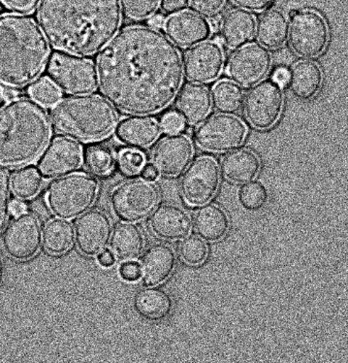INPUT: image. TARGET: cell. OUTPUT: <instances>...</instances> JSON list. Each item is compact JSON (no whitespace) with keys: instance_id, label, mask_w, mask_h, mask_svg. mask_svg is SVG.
<instances>
[{"instance_id":"6da1fadb","label":"cell","mask_w":348,"mask_h":363,"mask_svg":"<svg viewBox=\"0 0 348 363\" xmlns=\"http://www.w3.org/2000/svg\"><path fill=\"white\" fill-rule=\"evenodd\" d=\"M103 96L120 112L149 116L174 101L183 83L181 52L150 26H130L101 50L96 60Z\"/></svg>"},{"instance_id":"7a4b0ae2","label":"cell","mask_w":348,"mask_h":363,"mask_svg":"<svg viewBox=\"0 0 348 363\" xmlns=\"http://www.w3.org/2000/svg\"><path fill=\"white\" fill-rule=\"evenodd\" d=\"M37 19L55 49L91 56L117 35L120 0H41Z\"/></svg>"},{"instance_id":"3957f363","label":"cell","mask_w":348,"mask_h":363,"mask_svg":"<svg viewBox=\"0 0 348 363\" xmlns=\"http://www.w3.org/2000/svg\"><path fill=\"white\" fill-rule=\"evenodd\" d=\"M50 47L35 21L28 16H0V84L20 89L40 77Z\"/></svg>"},{"instance_id":"277c9868","label":"cell","mask_w":348,"mask_h":363,"mask_svg":"<svg viewBox=\"0 0 348 363\" xmlns=\"http://www.w3.org/2000/svg\"><path fill=\"white\" fill-rule=\"evenodd\" d=\"M51 138V121L40 104L12 99L0 109V167L17 169L33 164L48 148Z\"/></svg>"},{"instance_id":"5b68a950","label":"cell","mask_w":348,"mask_h":363,"mask_svg":"<svg viewBox=\"0 0 348 363\" xmlns=\"http://www.w3.org/2000/svg\"><path fill=\"white\" fill-rule=\"evenodd\" d=\"M118 121L112 104L94 94L63 99L51 111V123L57 133L84 143L110 138L117 130Z\"/></svg>"},{"instance_id":"8992f818","label":"cell","mask_w":348,"mask_h":363,"mask_svg":"<svg viewBox=\"0 0 348 363\" xmlns=\"http://www.w3.org/2000/svg\"><path fill=\"white\" fill-rule=\"evenodd\" d=\"M99 182L94 176L72 173L52 182L45 199L55 218L74 220L91 209L99 197Z\"/></svg>"},{"instance_id":"52a82bcc","label":"cell","mask_w":348,"mask_h":363,"mask_svg":"<svg viewBox=\"0 0 348 363\" xmlns=\"http://www.w3.org/2000/svg\"><path fill=\"white\" fill-rule=\"evenodd\" d=\"M162 194L155 182L134 179L116 186L110 206L118 220L140 223L147 220L160 203Z\"/></svg>"},{"instance_id":"ba28073f","label":"cell","mask_w":348,"mask_h":363,"mask_svg":"<svg viewBox=\"0 0 348 363\" xmlns=\"http://www.w3.org/2000/svg\"><path fill=\"white\" fill-rule=\"evenodd\" d=\"M50 80L60 91L74 96L91 94L97 89V72L89 60L55 52L49 62Z\"/></svg>"},{"instance_id":"9c48e42d","label":"cell","mask_w":348,"mask_h":363,"mask_svg":"<svg viewBox=\"0 0 348 363\" xmlns=\"http://www.w3.org/2000/svg\"><path fill=\"white\" fill-rule=\"evenodd\" d=\"M249 128L240 118L220 114L200 123L194 133L195 143L203 151L223 154L240 148L246 140Z\"/></svg>"},{"instance_id":"30bf717a","label":"cell","mask_w":348,"mask_h":363,"mask_svg":"<svg viewBox=\"0 0 348 363\" xmlns=\"http://www.w3.org/2000/svg\"><path fill=\"white\" fill-rule=\"evenodd\" d=\"M288 41L298 57L315 59L325 51L329 30L322 16L312 10H303L290 18Z\"/></svg>"},{"instance_id":"8fae6325","label":"cell","mask_w":348,"mask_h":363,"mask_svg":"<svg viewBox=\"0 0 348 363\" xmlns=\"http://www.w3.org/2000/svg\"><path fill=\"white\" fill-rule=\"evenodd\" d=\"M220 185V170L213 157H197L184 171L180 184L181 196L187 205L200 207L209 203Z\"/></svg>"},{"instance_id":"7c38bea8","label":"cell","mask_w":348,"mask_h":363,"mask_svg":"<svg viewBox=\"0 0 348 363\" xmlns=\"http://www.w3.org/2000/svg\"><path fill=\"white\" fill-rule=\"evenodd\" d=\"M2 249L10 259L26 262L38 254L43 243V228L33 213L15 217L2 235Z\"/></svg>"},{"instance_id":"4fadbf2b","label":"cell","mask_w":348,"mask_h":363,"mask_svg":"<svg viewBox=\"0 0 348 363\" xmlns=\"http://www.w3.org/2000/svg\"><path fill=\"white\" fill-rule=\"evenodd\" d=\"M284 104L282 86L271 79L260 82L249 91L245 101V113L253 128L267 130L279 122Z\"/></svg>"},{"instance_id":"5bb4252c","label":"cell","mask_w":348,"mask_h":363,"mask_svg":"<svg viewBox=\"0 0 348 363\" xmlns=\"http://www.w3.org/2000/svg\"><path fill=\"white\" fill-rule=\"evenodd\" d=\"M271 62L273 60L267 48L260 44H247L232 54L226 72L235 84L249 88L267 77Z\"/></svg>"},{"instance_id":"9a60e30c","label":"cell","mask_w":348,"mask_h":363,"mask_svg":"<svg viewBox=\"0 0 348 363\" xmlns=\"http://www.w3.org/2000/svg\"><path fill=\"white\" fill-rule=\"evenodd\" d=\"M194 156V147L189 136L172 133L162 139L152 154V165L158 175L175 178L183 174Z\"/></svg>"},{"instance_id":"2e32d148","label":"cell","mask_w":348,"mask_h":363,"mask_svg":"<svg viewBox=\"0 0 348 363\" xmlns=\"http://www.w3.org/2000/svg\"><path fill=\"white\" fill-rule=\"evenodd\" d=\"M113 233L110 216L100 209L81 216L75 225V239L84 256L94 257L107 249Z\"/></svg>"},{"instance_id":"e0dca14e","label":"cell","mask_w":348,"mask_h":363,"mask_svg":"<svg viewBox=\"0 0 348 363\" xmlns=\"http://www.w3.org/2000/svg\"><path fill=\"white\" fill-rule=\"evenodd\" d=\"M224 62L225 57L220 44L204 41L186 52L184 74L195 84L212 83L223 73Z\"/></svg>"},{"instance_id":"ac0fdd59","label":"cell","mask_w":348,"mask_h":363,"mask_svg":"<svg viewBox=\"0 0 348 363\" xmlns=\"http://www.w3.org/2000/svg\"><path fill=\"white\" fill-rule=\"evenodd\" d=\"M83 148L69 138H57L45 150L38 163L42 177L57 179L72 174L82 167Z\"/></svg>"},{"instance_id":"d6986e66","label":"cell","mask_w":348,"mask_h":363,"mask_svg":"<svg viewBox=\"0 0 348 363\" xmlns=\"http://www.w3.org/2000/svg\"><path fill=\"white\" fill-rule=\"evenodd\" d=\"M169 39L181 48H189L202 43L212 33L210 23L202 16L189 11L172 14L164 23Z\"/></svg>"},{"instance_id":"ffe728a7","label":"cell","mask_w":348,"mask_h":363,"mask_svg":"<svg viewBox=\"0 0 348 363\" xmlns=\"http://www.w3.org/2000/svg\"><path fill=\"white\" fill-rule=\"evenodd\" d=\"M149 226L152 233L163 241H180L191 234L193 223L184 208L165 204L150 215Z\"/></svg>"},{"instance_id":"44dd1931","label":"cell","mask_w":348,"mask_h":363,"mask_svg":"<svg viewBox=\"0 0 348 363\" xmlns=\"http://www.w3.org/2000/svg\"><path fill=\"white\" fill-rule=\"evenodd\" d=\"M175 250L170 245L157 243L145 252L140 267V278L147 286H157L166 282L176 269Z\"/></svg>"},{"instance_id":"7402d4cb","label":"cell","mask_w":348,"mask_h":363,"mask_svg":"<svg viewBox=\"0 0 348 363\" xmlns=\"http://www.w3.org/2000/svg\"><path fill=\"white\" fill-rule=\"evenodd\" d=\"M117 138L121 143L133 149L152 146L162 134V123L155 118L133 116L121 121L117 128Z\"/></svg>"},{"instance_id":"603a6c76","label":"cell","mask_w":348,"mask_h":363,"mask_svg":"<svg viewBox=\"0 0 348 363\" xmlns=\"http://www.w3.org/2000/svg\"><path fill=\"white\" fill-rule=\"evenodd\" d=\"M220 28L223 43L229 49H240L254 38L257 19L247 10H232L223 18Z\"/></svg>"},{"instance_id":"cb8c5ba5","label":"cell","mask_w":348,"mask_h":363,"mask_svg":"<svg viewBox=\"0 0 348 363\" xmlns=\"http://www.w3.org/2000/svg\"><path fill=\"white\" fill-rule=\"evenodd\" d=\"M172 296L165 289L147 286L137 291L133 308L137 314L149 322L158 323L167 319L174 310Z\"/></svg>"},{"instance_id":"d4e9b609","label":"cell","mask_w":348,"mask_h":363,"mask_svg":"<svg viewBox=\"0 0 348 363\" xmlns=\"http://www.w3.org/2000/svg\"><path fill=\"white\" fill-rule=\"evenodd\" d=\"M111 252L120 262H133L143 254L145 236L143 231L134 223H118L111 238Z\"/></svg>"},{"instance_id":"484cf974","label":"cell","mask_w":348,"mask_h":363,"mask_svg":"<svg viewBox=\"0 0 348 363\" xmlns=\"http://www.w3.org/2000/svg\"><path fill=\"white\" fill-rule=\"evenodd\" d=\"M176 109L184 123L199 125L212 110L209 89L198 84L186 86L176 101Z\"/></svg>"},{"instance_id":"4316f807","label":"cell","mask_w":348,"mask_h":363,"mask_svg":"<svg viewBox=\"0 0 348 363\" xmlns=\"http://www.w3.org/2000/svg\"><path fill=\"white\" fill-rule=\"evenodd\" d=\"M193 225L197 235L207 242H218L228 235L230 219L220 205L207 203L195 213Z\"/></svg>"},{"instance_id":"83f0119b","label":"cell","mask_w":348,"mask_h":363,"mask_svg":"<svg viewBox=\"0 0 348 363\" xmlns=\"http://www.w3.org/2000/svg\"><path fill=\"white\" fill-rule=\"evenodd\" d=\"M322 83V71L318 63L301 60L290 70L287 84L297 99L308 101L320 91Z\"/></svg>"},{"instance_id":"f1b7e54d","label":"cell","mask_w":348,"mask_h":363,"mask_svg":"<svg viewBox=\"0 0 348 363\" xmlns=\"http://www.w3.org/2000/svg\"><path fill=\"white\" fill-rule=\"evenodd\" d=\"M259 157L249 149L232 151L221 162L220 171L223 178L230 183L246 184L259 174Z\"/></svg>"},{"instance_id":"f546056e","label":"cell","mask_w":348,"mask_h":363,"mask_svg":"<svg viewBox=\"0 0 348 363\" xmlns=\"http://www.w3.org/2000/svg\"><path fill=\"white\" fill-rule=\"evenodd\" d=\"M289 23L284 12L271 9L260 18L257 23V39L265 48L276 50L286 44L288 38Z\"/></svg>"},{"instance_id":"4dcf8cb0","label":"cell","mask_w":348,"mask_h":363,"mask_svg":"<svg viewBox=\"0 0 348 363\" xmlns=\"http://www.w3.org/2000/svg\"><path fill=\"white\" fill-rule=\"evenodd\" d=\"M75 240V230L67 220H50L43 230L44 248L52 256H60L71 249Z\"/></svg>"},{"instance_id":"1f68e13d","label":"cell","mask_w":348,"mask_h":363,"mask_svg":"<svg viewBox=\"0 0 348 363\" xmlns=\"http://www.w3.org/2000/svg\"><path fill=\"white\" fill-rule=\"evenodd\" d=\"M245 94L234 82L223 80L213 86L212 101L216 111L223 114H237L242 109Z\"/></svg>"},{"instance_id":"d6a6232c","label":"cell","mask_w":348,"mask_h":363,"mask_svg":"<svg viewBox=\"0 0 348 363\" xmlns=\"http://www.w3.org/2000/svg\"><path fill=\"white\" fill-rule=\"evenodd\" d=\"M43 186V177L33 167H23L18 170L11 178L13 194L18 199L28 201L40 193Z\"/></svg>"},{"instance_id":"836d02e7","label":"cell","mask_w":348,"mask_h":363,"mask_svg":"<svg viewBox=\"0 0 348 363\" xmlns=\"http://www.w3.org/2000/svg\"><path fill=\"white\" fill-rule=\"evenodd\" d=\"M86 168L92 174L107 177L115 169L116 157L114 152L106 147H91L84 157Z\"/></svg>"},{"instance_id":"e575fe53","label":"cell","mask_w":348,"mask_h":363,"mask_svg":"<svg viewBox=\"0 0 348 363\" xmlns=\"http://www.w3.org/2000/svg\"><path fill=\"white\" fill-rule=\"evenodd\" d=\"M181 260L189 267H199L209 256V247L199 236H187L178 247Z\"/></svg>"},{"instance_id":"d590c367","label":"cell","mask_w":348,"mask_h":363,"mask_svg":"<svg viewBox=\"0 0 348 363\" xmlns=\"http://www.w3.org/2000/svg\"><path fill=\"white\" fill-rule=\"evenodd\" d=\"M268 199V189L259 181L247 182L239 191L240 203L247 211H259L267 204Z\"/></svg>"},{"instance_id":"8d00e7d4","label":"cell","mask_w":348,"mask_h":363,"mask_svg":"<svg viewBox=\"0 0 348 363\" xmlns=\"http://www.w3.org/2000/svg\"><path fill=\"white\" fill-rule=\"evenodd\" d=\"M162 0H120L121 11L133 21L150 19L157 13Z\"/></svg>"},{"instance_id":"74e56055","label":"cell","mask_w":348,"mask_h":363,"mask_svg":"<svg viewBox=\"0 0 348 363\" xmlns=\"http://www.w3.org/2000/svg\"><path fill=\"white\" fill-rule=\"evenodd\" d=\"M28 94L33 101L45 107L54 106L62 99L60 89L48 78L33 82L28 89Z\"/></svg>"},{"instance_id":"f35d334b","label":"cell","mask_w":348,"mask_h":363,"mask_svg":"<svg viewBox=\"0 0 348 363\" xmlns=\"http://www.w3.org/2000/svg\"><path fill=\"white\" fill-rule=\"evenodd\" d=\"M145 165H146V157L139 150L125 149L120 152L118 167L123 174L128 177L141 174Z\"/></svg>"},{"instance_id":"ab89813d","label":"cell","mask_w":348,"mask_h":363,"mask_svg":"<svg viewBox=\"0 0 348 363\" xmlns=\"http://www.w3.org/2000/svg\"><path fill=\"white\" fill-rule=\"evenodd\" d=\"M10 194H11V178L6 170L0 167V233L4 230L10 216Z\"/></svg>"},{"instance_id":"60d3db41","label":"cell","mask_w":348,"mask_h":363,"mask_svg":"<svg viewBox=\"0 0 348 363\" xmlns=\"http://www.w3.org/2000/svg\"><path fill=\"white\" fill-rule=\"evenodd\" d=\"M189 8L202 17H213L221 11L225 0H187Z\"/></svg>"},{"instance_id":"b9f144b4","label":"cell","mask_w":348,"mask_h":363,"mask_svg":"<svg viewBox=\"0 0 348 363\" xmlns=\"http://www.w3.org/2000/svg\"><path fill=\"white\" fill-rule=\"evenodd\" d=\"M6 9L15 14H31L40 4L41 0H0Z\"/></svg>"},{"instance_id":"7bdbcfd3","label":"cell","mask_w":348,"mask_h":363,"mask_svg":"<svg viewBox=\"0 0 348 363\" xmlns=\"http://www.w3.org/2000/svg\"><path fill=\"white\" fill-rule=\"evenodd\" d=\"M275 0H231L232 4L249 12H261L268 9Z\"/></svg>"},{"instance_id":"ee69618b","label":"cell","mask_w":348,"mask_h":363,"mask_svg":"<svg viewBox=\"0 0 348 363\" xmlns=\"http://www.w3.org/2000/svg\"><path fill=\"white\" fill-rule=\"evenodd\" d=\"M162 128L166 133H179L184 128V122L180 115L176 114V113H169L163 117Z\"/></svg>"},{"instance_id":"f6af8a7d","label":"cell","mask_w":348,"mask_h":363,"mask_svg":"<svg viewBox=\"0 0 348 363\" xmlns=\"http://www.w3.org/2000/svg\"><path fill=\"white\" fill-rule=\"evenodd\" d=\"M120 276L126 282H137L140 280V267L138 263L123 262L120 267Z\"/></svg>"},{"instance_id":"bcb514c9","label":"cell","mask_w":348,"mask_h":363,"mask_svg":"<svg viewBox=\"0 0 348 363\" xmlns=\"http://www.w3.org/2000/svg\"><path fill=\"white\" fill-rule=\"evenodd\" d=\"M186 4L187 0H162V10L168 14L181 12L186 8Z\"/></svg>"},{"instance_id":"7dc6e473","label":"cell","mask_w":348,"mask_h":363,"mask_svg":"<svg viewBox=\"0 0 348 363\" xmlns=\"http://www.w3.org/2000/svg\"><path fill=\"white\" fill-rule=\"evenodd\" d=\"M97 262H99L100 267L110 268L115 264L116 257L109 250H104L97 256Z\"/></svg>"},{"instance_id":"c3c4849f","label":"cell","mask_w":348,"mask_h":363,"mask_svg":"<svg viewBox=\"0 0 348 363\" xmlns=\"http://www.w3.org/2000/svg\"><path fill=\"white\" fill-rule=\"evenodd\" d=\"M289 72L286 68H279L274 73L273 80L276 82L281 86H284L288 83Z\"/></svg>"},{"instance_id":"681fc988","label":"cell","mask_w":348,"mask_h":363,"mask_svg":"<svg viewBox=\"0 0 348 363\" xmlns=\"http://www.w3.org/2000/svg\"><path fill=\"white\" fill-rule=\"evenodd\" d=\"M142 178L145 180L155 182L158 177L157 171L152 164L145 165L143 170L141 171Z\"/></svg>"},{"instance_id":"f907efd6","label":"cell","mask_w":348,"mask_h":363,"mask_svg":"<svg viewBox=\"0 0 348 363\" xmlns=\"http://www.w3.org/2000/svg\"><path fill=\"white\" fill-rule=\"evenodd\" d=\"M26 206L25 203L21 201H13L11 202V206H10V214L17 217L26 212Z\"/></svg>"},{"instance_id":"816d5d0a","label":"cell","mask_w":348,"mask_h":363,"mask_svg":"<svg viewBox=\"0 0 348 363\" xmlns=\"http://www.w3.org/2000/svg\"><path fill=\"white\" fill-rule=\"evenodd\" d=\"M165 19L162 15H154L152 17L150 18L149 25L150 28H162L164 26Z\"/></svg>"},{"instance_id":"f5cc1de1","label":"cell","mask_w":348,"mask_h":363,"mask_svg":"<svg viewBox=\"0 0 348 363\" xmlns=\"http://www.w3.org/2000/svg\"><path fill=\"white\" fill-rule=\"evenodd\" d=\"M5 277V267L4 259H2L1 255H0V286L4 284Z\"/></svg>"},{"instance_id":"db71d44e","label":"cell","mask_w":348,"mask_h":363,"mask_svg":"<svg viewBox=\"0 0 348 363\" xmlns=\"http://www.w3.org/2000/svg\"><path fill=\"white\" fill-rule=\"evenodd\" d=\"M211 28L213 30H218V28H220V19H218V18H213L212 21H211L210 23Z\"/></svg>"},{"instance_id":"11a10c76","label":"cell","mask_w":348,"mask_h":363,"mask_svg":"<svg viewBox=\"0 0 348 363\" xmlns=\"http://www.w3.org/2000/svg\"><path fill=\"white\" fill-rule=\"evenodd\" d=\"M2 99H4V91L0 88V102H1Z\"/></svg>"}]
</instances>
